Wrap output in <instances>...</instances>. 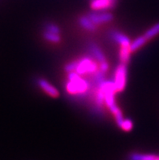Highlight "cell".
<instances>
[{
	"instance_id": "cell-3",
	"label": "cell",
	"mask_w": 159,
	"mask_h": 160,
	"mask_svg": "<svg viewBox=\"0 0 159 160\" xmlns=\"http://www.w3.org/2000/svg\"><path fill=\"white\" fill-rule=\"evenodd\" d=\"M127 81V67L125 63H119L114 72V84L117 93H122L126 88Z\"/></svg>"
},
{
	"instance_id": "cell-19",
	"label": "cell",
	"mask_w": 159,
	"mask_h": 160,
	"mask_svg": "<svg viewBox=\"0 0 159 160\" xmlns=\"http://www.w3.org/2000/svg\"><path fill=\"white\" fill-rule=\"evenodd\" d=\"M154 160H159V155H157V156H156L155 159H154Z\"/></svg>"
},
{
	"instance_id": "cell-11",
	"label": "cell",
	"mask_w": 159,
	"mask_h": 160,
	"mask_svg": "<svg viewBox=\"0 0 159 160\" xmlns=\"http://www.w3.org/2000/svg\"><path fill=\"white\" fill-rule=\"evenodd\" d=\"M147 42L148 40L145 38V37L144 35H141V36L136 38L134 40L132 41L131 45H130V49H131L132 53L138 51L139 49H141V47H143L144 45H145V43Z\"/></svg>"
},
{
	"instance_id": "cell-18",
	"label": "cell",
	"mask_w": 159,
	"mask_h": 160,
	"mask_svg": "<svg viewBox=\"0 0 159 160\" xmlns=\"http://www.w3.org/2000/svg\"><path fill=\"white\" fill-rule=\"evenodd\" d=\"M99 70L102 71V72L104 73H107L109 70V63H107V61H104V62H102V63H99Z\"/></svg>"
},
{
	"instance_id": "cell-7",
	"label": "cell",
	"mask_w": 159,
	"mask_h": 160,
	"mask_svg": "<svg viewBox=\"0 0 159 160\" xmlns=\"http://www.w3.org/2000/svg\"><path fill=\"white\" fill-rule=\"evenodd\" d=\"M110 35H111V39L119 45V47H130L131 40L123 32L119 30H113L111 31Z\"/></svg>"
},
{
	"instance_id": "cell-1",
	"label": "cell",
	"mask_w": 159,
	"mask_h": 160,
	"mask_svg": "<svg viewBox=\"0 0 159 160\" xmlns=\"http://www.w3.org/2000/svg\"><path fill=\"white\" fill-rule=\"evenodd\" d=\"M65 89L70 95L85 98L90 92L91 83L75 71L67 73V81L65 83Z\"/></svg>"
},
{
	"instance_id": "cell-16",
	"label": "cell",
	"mask_w": 159,
	"mask_h": 160,
	"mask_svg": "<svg viewBox=\"0 0 159 160\" xmlns=\"http://www.w3.org/2000/svg\"><path fill=\"white\" fill-rule=\"evenodd\" d=\"M44 29L46 31H48V32H54V33H58V34H60L61 29L56 24L52 22H48L44 25Z\"/></svg>"
},
{
	"instance_id": "cell-10",
	"label": "cell",
	"mask_w": 159,
	"mask_h": 160,
	"mask_svg": "<svg viewBox=\"0 0 159 160\" xmlns=\"http://www.w3.org/2000/svg\"><path fill=\"white\" fill-rule=\"evenodd\" d=\"M131 55L132 51L130 47H119V59L120 63L127 64L131 59Z\"/></svg>"
},
{
	"instance_id": "cell-2",
	"label": "cell",
	"mask_w": 159,
	"mask_h": 160,
	"mask_svg": "<svg viewBox=\"0 0 159 160\" xmlns=\"http://www.w3.org/2000/svg\"><path fill=\"white\" fill-rule=\"evenodd\" d=\"M97 61L90 56L82 57L77 59V65L75 72L79 75H93L99 69Z\"/></svg>"
},
{
	"instance_id": "cell-6",
	"label": "cell",
	"mask_w": 159,
	"mask_h": 160,
	"mask_svg": "<svg viewBox=\"0 0 159 160\" xmlns=\"http://www.w3.org/2000/svg\"><path fill=\"white\" fill-rule=\"evenodd\" d=\"M117 0H92L90 8L92 11H107L115 6Z\"/></svg>"
},
{
	"instance_id": "cell-5",
	"label": "cell",
	"mask_w": 159,
	"mask_h": 160,
	"mask_svg": "<svg viewBox=\"0 0 159 160\" xmlns=\"http://www.w3.org/2000/svg\"><path fill=\"white\" fill-rule=\"evenodd\" d=\"M36 83L45 93L53 98H58L59 97V91L56 87H54L51 83H50L47 80L42 77H39L36 80Z\"/></svg>"
},
{
	"instance_id": "cell-14",
	"label": "cell",
	"mask_w": 159,
	"mask_h": 160,
	"mask_svg": "<svg viewBox=\"0 0 159 160\" xmlns=\"http://www.w3.org/2000/svg\"><path fill=\"white\" fill-rule=\"evenodd\" d=\"M157 155L154 154H138L135 153L132 154L130 156L131 160H154Z\"/></svg>"
},
{
	"instance_id": "cell-15",
	"label": "cell",
	"mask_w": 159,
	"mask_h": 160,
	"mask_svg": "<svg viewBox=\"0 0 159 160\" xmlns=\"http://www.w3.org/2000/svg\"><path fill=\"white\" fill-rule=\"evenodd\" d=\"M119 127L124 132H130L133 128V122L130 119H123Z\"/></svg>"
},
{
	"instance_id": "cell-4",
	"label": "cell",
	"mask_w": 159,
	"mask_h": 160,
	"mask_svg": "<svg viewBox=\"0 0 159 160\" xmlns=\"http://www.w3.org/2000/svg\"><path fill=\"white\" fill-rule=\"evenodd\" d=\"M87 16L97 26L100 24L111 22L114 19V16L111 12L107 11H92L89 12Z\"/></svg>"
},
{
	"instance_id": "cell-8",
	"label": "cell",
	"mask_w": 159,
	"mask_h": 160,
	"mask_svg": "<svg viewBox=\"0 0 159 160\" xmlns=\"http://www.w3.org/2000/svg\"><path fill=\"white\" fill-rule=\"evenodd\" d=\"M89 51L90 52L91 55L93 56L94 59L98 62V63H102L104 61H107L106 56L104 55L103 51H102L101 48L97 46L96 43L90 42L89 44Z\"/></svg>"
},
{
	"instance_id": "cell-9",
	"label": "cell",
	"mask_w": 159,
	"mask_h": 160,
	"mask_svg": "<svg viewBox=\"0 0 159 160\" xmlns=\"http://www.w3.org/2000/svg\"><path fill=\"white\" fill-rule=\"evenodd\" d=\"M79 24L81 25V28H83L85 30L88 31V32H93L95 31H97V25L94 24V23L88 17V16L83 15V16H80V18L78 20Z\"/></svg>"
},
{
	"instance_id": "cell-13",
	"label": "cell",
	"mask_w": 159,
	"mask_h": 160,
	"mask_svg": "<svg viewBox=\"0 0 159 160\" xmlns=\"http://www.w3.org/2000/svg\"><path fill=\"white\" fill-rule=\"evenodd\" d=\"M143 35L148 41L151 40V39L154 38L155 37H157V35H159V22L156 23V24H153V26L150 27Z\"/></svg>"
},
{
	"instance_id": "cell-12",
	"label": "cell",
	"mask_w": 159,
	"mask_h": 160,
	"mask_svg": "<svg viewBox=\"0 0 159 160\" xmlns=\"http://www.w3.org/2000/svg\"><path fill=\"white\" fill-rule=\"evenodd\" d=\"M42 37L45 40L49 42L54 43V44H57V43H59L61 42V36L60 34H58V33H54V32L44 30Z\"/></svg>"
},
{
	"instance_id": "cell-17",
	"label": "cell",
	"mask_w": 159,
	"mask_h": 160,
	"mask_svg": "<svg viewBox=\"0 0 159 160\" xmlns=\"http://www.w3.org/2000/svg\"><path fill=\"white\" fill-rule=\"evenodd\" d=\"M77 65V60L70 61L68 63H67L64 66V71L65 72H74L76 70Z\"/></svg>"
}]
</instances>
